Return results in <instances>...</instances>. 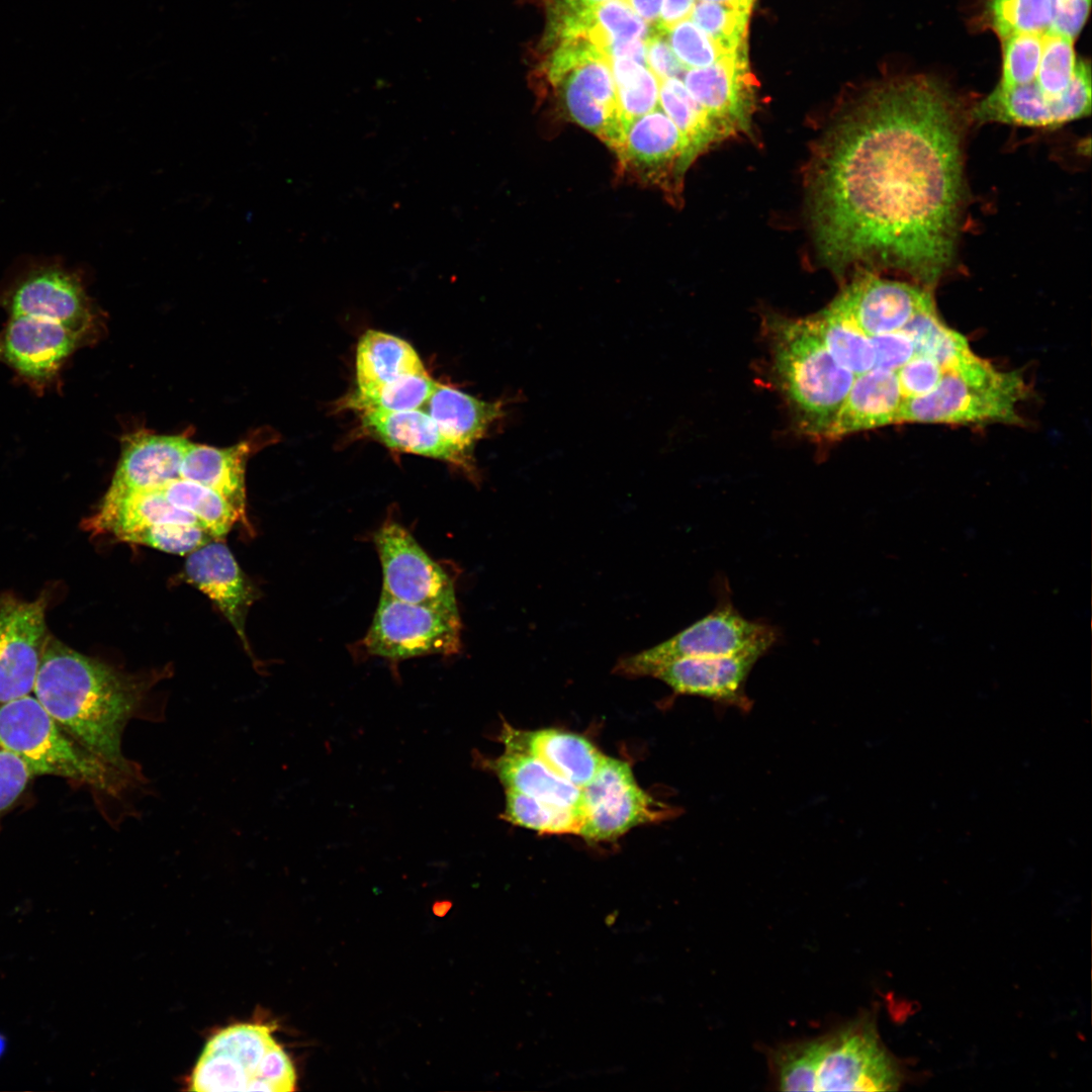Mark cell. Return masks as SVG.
<instances>
[{"instance_id": "obj_44", "label": "cell", "mask_w": 1092, "mask_h": 1092, "mask_svg": "<svg viewBox=\"0 0 1092 1092\" xmlns=\"http://www.w3.org/2000/svg\"><path fill=\"white\" fill-rule=\"evenodd\" d=\"M33 777L20 757L0 745V814L16 802Z\"/></svg>"}, {"instance_id": "obj_12", "label": "cell", "mask_w": 1092, "mask_h": 1092, "mask_svg": "<svg viewBox=\"0 0 1092 1092\" xmlns=\"http://www.w3.org/2000/svg\"><path fill=\"white\" fill-rule=\"evenodd\" d=\"M580 809L578 835L588 842L612 841L636 826L662 820L670 812L639 787L627 761L607 755L581 788Z\"/></svg>"}, {"instance_id": "obj_37", "label": "cell", "mask_w": 1092, "mask_h": 1092, "mask_svg": "<svg viewBox=\"0 0 1092 1092\" xmlns=\"http://www.w3.org/2000/svg\"><path fill=\"white\" fill-rule=\"evenodd\" d=\"M982 19L999 39L1050 33L1051 0H984Z\"/></svg>"}, {"instance_id": "obj_41", "label": "cell", "mask_w": 1092, "mask_h": 1092, "mask_svg": "<svg viewBox=\"0 0 1092 1092\" xmlns=\"http://www.w3.org/2000/svg\"><path fill=\"white\" fill-rule=\"evenodd\" d=\"M214 540L200 525L162 524L147 527L123 536L120 541L143 544L168 553L189 554Z\"/></svg>"}, {"instance_id": "obj_17", "label": "cell", "mask_w": 1092, "mask_h": 1092, "mask_svg": "<svg viewBox=\"0 0 1092 1092\" xmlns=\"http://www.w3.org/2000/svg\"><path fill=\"white\" fill-rule=\"evenodd\" d=\"M42 594L24 601L0 593V704L33 693L44 645L49 637Z\"/></svg>"}, {"instance_id": "obj_30", "label": "cell", "mask_w": 1092, "mask_h": 1092, "mask_svg": "<svg viewBox=\"0 0 1092 1092\" xmlns=\"http://www.w3.org/2000/svg\"><path fill=\"white\" fill-rule=\"evenodd\" d=\"M425 372L419 354L403 339L376 330H368L360 337L356 349L357 391Z\"/></svg>"}, {"instance_id": "obj_7", "label": "cell", "mask_w": 1092, "mask_h": 1092, "mask_svg": "<svg viewBox=\"0 0 1092 1092\" xmlns=\"http://www.w3.org/2000/svg\"><path fill=\"white\" fill-rule=\"evenodd\" d=\"M260 1022L218 1030L206 1042L191 1074L192 1091H267L295 1089L290 1058Z\"/></svg>"}, {"instance_id": "obj_20", "label": "cell", "mask_w": 1092, "mask_h": 1092, "mask_svg": "<svg viewBox=\"0 0 1092 1092\" xmlns=\"http://www.w3.org/2000/svg\"><path fill=\"white\" fill-rule=\"evenodd\" d=\"M360 413V431L364 435L391 450L448 462L478 483L480 476L473 453L447 439L425 411Z\"/></svg>"}, {"instance_id": "obj_4", "label": "cell", "mask_w": 1092, "mask_h": 1092, "mask_svg": "<svg viewBox=\"0 0 1092 1092\" xmlns=\"http://www.w3.org/2000/svg\"><path fill=\"white\" fill-rule=\"evenodd\" d=\"M770 332L775 369L802 428L828 437L855 375L835 361L806 318H776Z\"/></svg>"}, {"instance_id": "obj_29", "label": "cell", "mask_w": 1092, "mask_h": 1092, "mask_svg": "<svg viewBox=\"0 0 1092 1092\" xmlns=\"http://www.w3.org/2000/svg\"><path fill=\"white\" fill-rule=\"evenodd\" d=\"M251 443L242 442L229 448H215L190 443L185 451L180 476L218 492L246 522L245 465L251 453Z\"/></svg>"}, {"instance_id": "obj_47", "label": "cell", "mask_w": 1092, "mask_h": 1092, "mask_svg": "<svg viewBox=\"0 0 1092 1092\" xmlns=\"http://www.w3.org/2000/svg\"><path fill=\"white\" fill-rule=\"evenodd\" d=\"M665 35L666 33L653 29V33L646 41L647 67L660 81L684 77L688 70L676 58Z\"/></svg>"}, {"instance_id": "obj_35", "label": "cell", "mask_w": 1092, "mask_h": 1092, "mask_svg": "<svg viewBox=\"0 0 1092 1092\" xmlns=\"http://www.w3.org/2000/svg\"><path fill=\"white\" fill-rule=\"evenodd\" d=\"M437 382L428 374H410L367 391L355 390L343 405L357 412L419 410L432 394Z\"/></svg>"}, {"instance_id": "obj_16", "label": "cell", "mask_w": 1092, "mask_h": 1092, "mask_svg": "<svg viewBox=\"0 0 1092 1092\" xmlns=\"http://www.w3.org/2000/svg\"><path fill=\"white\" fill-rule=\"evenodd\" d=\"M83 340L59 322L9 315L0 331V362L40 393L57 387L65 362Z\"/></svg>"}, {"instance_id": "obj_32", "label": "cell", "mask_w": 1092, "mask_h": 1092, "mask_svg": "<svg viewBox=\"0 0 1092 1092\" xmlns=\"http://www.w3.org/2000/svg\"><path fill=\"white\" fill-rule=\"evenodd\" d=\"M160 490L175 507L192 514L214 539L223 540L238 521L244 523L222 495L198 482L180 477Z\"/></svg>"}, {"instance_id": "obj_10", "label": "cell", "mask_w": 1092, "mask_h": 1092, "mask_svg": "<svg viewBox=\"0 0 1092 1092\" xmlns=\"http://www.w3.org/2000/svg\"><path fill=\"white\" fill-rule=\"evenodd\" d=\"M461 637L458 609L406 603L381 593L371 625L360 643L366 655L399 662L458 654Z\"/></svg>"}, {"instance_id": "obj_19", "label": "cell", "mask_w": 1092, "mask_h": 1092, "mask_svg": "<svg viewBox=\"0 0 1092 1092\" xmlns=\"http://www.w3.org/2000/svg\"><path fill=\"white\" fill-rule=\"evenodd\" d=\"M682 81L700 105L734 138L750 129L756 80L749 70L745 49L711 66L688 69Z\"/></svg>"}, {"instance_id": "obj_52", "label": "cell", "mask_w": 1092, "mask_h": 1092, "mask_svg": "<svg viewBox=\"0 0 1092 1092\" xmlns=\"http://www.w3.org/2000/svg\"><path fill=\"white\" fill-rule=\"evenodd\" d=\"M5 1049H6V1038H5V1036L3 1034L0 1033V1058L2 1057L3 1053L5 1052Z\"/></svg>"}, {"instance_id": "obj_2", "label": "cell", "mask_w": 1092, "mask_h": 1092, "mask_svg": "<svg viewBox=\"0 0 1092 1092\" xmlns=\"http://www.w3.org/2000/svg\"><path fill=\"white\" fill-rule=\"evenodd\" d=\"M156 680L117 670L49 635L33 696L87 751L139 790L145 778L124 756L122 735L130 720L148 718L144 707Z\"/></svg>"}, {"instance_id": "obj_31", "label": "cell", "mask_w": 1092, "mask_h": 1092, "mask_svg": "<svg viewBox=\"0 0 1092 1092\" xmlns=\"http://www.w3.org/2000/svg\"><path fill=\"white\" fill-rule=\"evenodd\" d=\"M806 321L839 365L855 376L874 368L871 338L833 305Z\"/></svg>"}, {"instance_id": "obj_8", "label": "cell", "mask_w": 1092, "mask_h": 1092, "mask_svg": "<svg viewBox=\"0 0 1092 1092\" xmlns=\"http://www.w3.org/2000/svg\"><path fill=\"white\" fill-rule=\"evenodd\" d=\"M548 61L549 82L569 117L614 152L628 124L618 102L611 59L582 36H562Z\"/></svg>"}, {"instance_id": "obj_24", "label": "cell", "mask_w": 1092, "mask_h": 1092, "mask_svg": "<svg viewBox=\"0 0 1092 1092\" xmlns=\"http://www.w3.org/2000/svg\"><path fill=\"white\" fill-rule=\"evenodd\" d=\"M498 738L506 748L537 757L580 789L593 779L606 756L585 737L553 728L528 731L504 722Z\"/></svg>"}, {"instance_id": "obj_45", "label": "cell", "mask_w": 1092, "mask_h": 1092, "mask_svg": "<svg viewBox=\"0 0 1092 1092\" xmlns=\"http://www.w3.org/2000/svg\"><path fill=\"white\" fill-rule=\"evenodd\" d=\"M870 338L875 354L874 367L896 371L915 355L912 340L901 331Z\"/></svg>"}, {"instance_id": "obj_48", "label": "cell", "mask_w": 1092, "mask_h": 1092, "mask_svg": "<svg viewBox=\"0 0 1092 1092\" xmlns=\"http://www.w3.org/2000/svg\"><path fill=\"white\" fill-rule=\"evenodd\" d=\"M695 0H663L655 30L666 33L674 25L690 17Z\"/></svg>"}, {"instance_id": "obj_40", "label": "cell", "mask_w": 1092, "mask_h": 1092, "mask_svg": "<svg viewBox=\"0 0 1092 1092\" xmlns=\"http://www.w3.org/2000/svg\"><path fill=\"white\" fill-rule=\"evenodd\" d=\"M1046 34L1018 33L1000 39L1002 70L998 85L1013 87L1034 81Z\"/></svg>"}, {"instance_id": "obj_49", "label": "cell", "mask_w": 1092, "mask_h": 1092, "mask_svg": "<svg viewBox=\"0 0 1092 1092\" xmlns=\"http://www.w3.org/2000/svg\"><path fill=\"white\" fill-rule=\"evenodd\" d=\"M633 11L651 27H654L659 19L663 0H626Z\"/></svg>"}, {"instance_id": "obj_22", "label": "cell", "mask_w": 1092, "mask_h": 1092, "mask_svg": "<svg viewBox=\"0 0 1092 1092\" xmlns=\"http://www.w3.org/2000/svg\"><path fill=\"white\" fill-rule=\"evenodd\" d=\"M762 655L755 652L730 656L681 658L657 667L654 676L675 693L700 696L748 709L744 689L749 672Z\"/></svg>"}, {"instance_id": "obj_15", "label": "cell", "mask_w": 1092, "mask_h": 1092, "mask_svg": "<svg viewBox=\"0 0 1092 1092\" xmlns=\"http://www.w3.org/2000/svg\"><path fill=\"white\" fill-rule=\"evenodd\" d=\"M1091 89L1090 61L1078 57L1074 79L1063 98H1049L1033 82L1013 87L997 84L971 113L978 122L1053 128L1091 113Z\"/></svg>"}, {"instance_id": "obj_38", "label": "cell", "mask_w": 1092, "mask_h": 1092, "mask_svg": "<svg viewBox=\"0 0 1092 1092\" xmlns=\"http://www.w3.org/2000/svg\"><path fill=\"white\" fill-rule=\"evenodd\" d=\"M750 12L743 7L700 1L690 17L723 51L734 54L745 49Z\"/></svg>"}, {"instance_id": "obj_5", "label": "cell", "mask_w": 1092, "mask_h": 1092, "mask_svg": "<svg viewBox=\"0 0 1092 1092\" xmlns=\"http://www.w3.org/2000/svg\"><path fill=\"white\" fill-rule=\"evenodd\" d=\"M0 745L35 776H56L119 800L136 790L94 757L27 695L0 704Z\"/></svg>"}, {"instance_id": "obj_23", "label": "cell", "mask_w": 1092, "mask_h": 1092, "mask_svg": "<svg viewBox=\"0 0 1092 1092\" xmlns=\"http://www.w3.org/2000/svg\"><path fill=\"white\" fill-rule=\"evenodd\" d=\"M189 441L179 436L135 433L122 446L111 484L101 503L114 502L139 490L160 489L180 478Z\"/></svg>"}, {"instance_id": "obj_11", "label": "cell", "mask_w": 1092, "mask_h": 1092, "mask_svg": "<svg viewBox=\"0 0 1092 1092\" xmlns=\"http://www.w3.org/2000/svg\"><path fill=\"white\" fill-rule=\"evenodd\" d=\"M0 307L8 315L52 320L85 339L95 313L79 273L57 259L32 260L0 284Z\"/></svg>"}, {"instance_id": "obj_18", "label": "cell", "mask_w": 1092, "mask_h": 1092, "mask_svg": "<svg viewBox=\"0 0 1092 1092\" xmlns=\"http://www.w3.org/2000/svg\"><path fill=\"white\" fill-rule=\"evenodd\" d=\"M929 291L864 270L853 277L831 305L873 337L902 330L916 313L934 303Z\"/></svg>"}, {"instance_id": "obj_42", "label": "cell", "mask_w": 1092, "mask_h": 1092, "mask_svg": "<svg viewBox=\"0 0 1092 1092\" xmlns=\"http://www.w3.org/2000/svg\"><path fill=\"white\" fill-rule=\"evenodd\" d=\"M667 33L671 50L687 69L705 68L731 55L723 51L692 20L680 21Z\"/></svg>"}, {"instance_id": "obj_6", "label": "cell", "mask_w": 1092, "mask_h": 1092, "mask_svg": "<svg viewBox=\"0 0 1092 1092\" xmlns=\"http://www.w3.org/2000/svg\"><path fill=\"white\" fill-rule=\"evenodd\" d=\"M1027 386L1018 372L1001 371L971 353L943 370L933 390L905 398L899 423H1018Z\"/></svg>"}, {"instance_id": "obj_50", "label": "cell", "mask_w": 1092, "mask_h": 1092, "mask_svg": "<svg viewBox=\"0 0 1092 1092\" xmlns=\"http://www.w3.org/2000/svg\"><path fill=\"white\" fill-rule=\"evenodd\" d=\"M608 0H554L556 17L578 13Z\"/></svg>"}, {"instance_id": "obj_27", "label": "cell", "mask_w": 1092, "mask_h": 1092, "mask_svg": "<svg viewBox=\"0 0 1092 1092\" xmlns=\"http://www.w3.org/2000/svg\"><path fill=\"white\" fill-rule=\"evenodd\" d=\"M474 761L496 776L505 790L581 812V789L527 752L505 747L504 753L494 758L475 753Z\"/></svg>"}, {"instance_id": "obj_3", "label": "cell", "mask_w": 1092, "mask_h": 1092, "mask_svg": "<svg viewBox=\"0 0 1092 1092\" xmlns=\"http://www.w3.org/2000/svg\"><path fill=\"white\" fill-rule=\"evenodd\" d=\"M766 1055L771 1081L782 1091H895L903 1079L868 1013Z\"/></svg>"}, {"instance_id": "obj_28", "label": "cell", "mask_w": 1092, "mask_h": 1092, "mask_svg": "<svg viewBox=\"0 0 1092 1092\" xmlns=\"http://www.w3.org/2000/svg\"><path fill=\"white\" fill-rule=\"evenodd\" d=\"M162 524L202 526L192 514L171 504L160 489H149L100 503L85 527L94 534L111 533L120 540L128 533Z\"/></svg>"}, {"instance_id": "obj_36", "label": "cell", "mask_w": 1092, "mask_h": 1092, "mask_svg": "<svg viewBox=\"0 0 1092 1092\" xmlns=\"http://www.w3.org/2000/svg\"><path fill=\"white\" fill-rule=\"evenodd\" d=\"M618 102L625 122L659 109L660 80L644 65L624 58L611 59Z\"/></svg>"}, {"instance_id": "obj_13", "label": "cell", "mask_w": 1092, "mask_h": 1092, "mask_svg": "<svg viewBox=\"0 0 1092 1092\" xmlns=\"http://www.w3.org/2000/svg\"><path fill=\"white\" fill-rule=\"evenodd\" d=\"M382 569V592L394 599L458 609L454 581L398 521L386 519L373 533Z\"/></svg>"}, {"instance_id": "obj_34", "label": "cell", "mask_w": 1092, "mask_h": 1092, "mask_svg": "<svg viewBox=\"0 0 1092 1092\" xmlns=\"http://www.w3.org/2000/svg\"><path fill=\"white\" fill-rule=\"evenodd\" d=\"M900 331L912 340L915 354L933 358L943 370L973 353L967 340L940 321L934 303L916 313Z\"/></svg>"}, {"instance_id": "obj_51", "label": "cell", "mask_w": 1092, "mask_h": 1092, "mask_svg": "<svg viewBox=\"0 0 1092 1092\" xmlns=\"http://www.w3.org/2000/svg\"><path fill=\"white\" fill-rule=\"evenodd\" d=\"M699 1L722 3V4H728V5H733V6H737V7H743V8H747V9H752V6H753V3H754L755 0H699Z\"/></svg>"}, {"instance_id": "obj_25", "label": "cell", "mask_w": 1092, "mask_h": 1092, "mask_svg": "<svg viewBox=\"0 0 1092 1092\" xmlns=\"http://www.w3.org/2000/svg\"><path fill=\"white\" fill-rule=\"evenodd\" d=\"M904 399L896 371L874 367L856 375L828 437L899 423Z\"/></svg>"}, {"instance_id": "obj_1", "label": "cell", "mask_w": 1092, "mask_h": 1092, "mask_svg": "<svg viewBox=\"0 0 1092 1092\" xmlns=\"http://www.w3.org/2000/svg\"><path fill=\"white\" fill-rule=\"evenodd\" d=\"M959 104L912 75L867 92L827 132L810 174L819 259L840 273L868 263L926 286L950 265L962 203Z\"/></svg>"}, {"instance_id": "obj_33", "label": "cell", "mask_w": 1092, "mask_h": 1092, "mask_svg": "<svg viewBox=\"0 0 1092 1092\" xmlns=\"http://www.w3.org/2000/svg\"><path fill=\"white\" fill-rule=\"evenodd\" d=\"M506 805L502 818L539 833L578 834L580 810L560 806L515 791L505 790Z\"/></svg>"}, {"instance_id": "obj_26", "label": "cell", "mask_w": 1092, "mask_h": 1092, "mask_svg": "<svg viewBox=\"0 0 1092 1092\" xmlns=\"http://www.w3.org/2000/svg\"><path fill=\"white\" fill-rule=\"evenodd\" d=\"M507 404L504 399L482 400L437 382L424 411L447 439L473 453L476 443L504 419Z\"/></svg>"}, {"instance_id": "obj_43", "label": "cell", "mask_w": 1092, "mask_h": 1092, "mask_svg": "<svg viewBox=\"0 0 1092 1092\" xmlns=\"http://www.w3.org/2000/svg\"><path fill=\"white\" fill-rule=\"evenodd\" d=\"M901 392L905 398L926 394L938 384L943 369L931 357L915 354L896 370Z\"/></svg>"}, {"instance_id": "obj_21", "label": "cell", "mask_w": 1092, "mask_h": 1092, "mask_svg": "<svg viewBox=\"0 0 1092 1092\" xmlns=\"http://www.w3.org/2000/svg\"><path fill=\"white\" fill-rule=\"evenodd\" d=\"M184 571L188 581L214 602L249 651L245 623L258 592L229 547L222 540H211L189 553Z\"/></svg>"}, {"instance_id": "obj_46", "label": "cell", "mask_w": 1092, "mask_h": 1092, "mask_svg": "<svg viewBox=\"0 0 1092 1092\" xmlns=\"http://www.w3.org/2000/svg\"><path fill=\"white\" fill-rule=\"evenodd\" d=\"M1091 0H1051L1050 33L1076 40L1089 17Z\"/></svg>"}, {"instance_id": "obj_9", "label": "cell", "mask_w": 1092, "mask_h": 1092, "mask_svg": "<svg viewBox=\"0 0 1092 1092\" xmlns=\"http://www.w3.org/2000/svg\"><path fill=\"white\" fill-rule=\"evenodd\" d=\"M718 584V602L711 613L668 640L622 657L615 672L630 677L651 676L657 667L681 658L765 654L778 639L777 629L743 617L731 602L727 583L724 587Z\"/></svg>"}, {"instance_id": "obj_39", "label": "cell", "mask_w": 1092, "mask_h": 1092, "mask_svg": "<svg viewBox=\"0 0 1092 1092\" xmlns=\"http://www.w3.org/2000/svg\"><path fill=\"white\" fill-rule=\"evenodd\" d=\"M1077 61L1074 39L1048 33L1037 74L1032 82L1049 98H1063L1074 79Z\"/></svg>"}, {"instance_id": "obj_14", "label": "cell", "mask_w": 1092, "mask_h": 1092, "mask_svg": "<svg viewBox=\"0 0 1092 1092\" xmlns=\"http://www.w3.org/2000/svg\"><path fill=\"white\" fill-rule=\"evenodd\" d=\"M620 169L637 181L678 195L697 160L676 125L659 108L635 118L615 151Z\"/></svg>"}]
</instances>
